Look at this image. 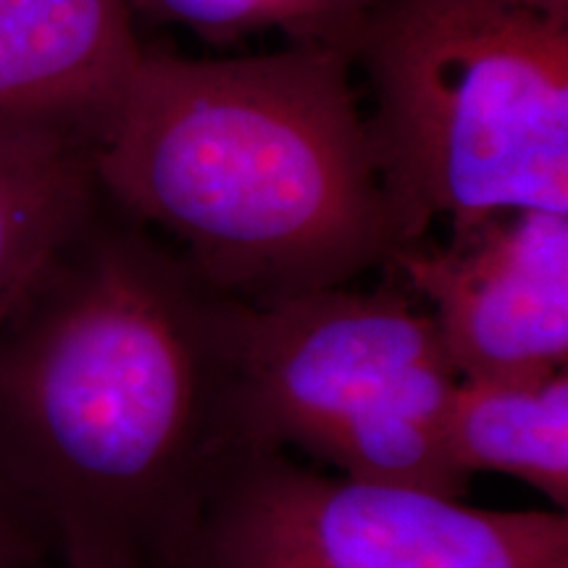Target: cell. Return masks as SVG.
Returning <instances> with one entry per match:
<instances>
[{"mask_svg": "<svg viewBox=\"0 0 568 568\" xmlns=\"http://www.w3.org/2000/svg\"><path fill=\"white\" fill-rule=\"evenodd\" d=\"M240 447L232 297L92 219L0 324V466L63 560L169 568Z\"/></svg>", "mask_w": 568, "mask_h": 568, "instance_id": "1", "label": "cell"}, {"mask_svg": "<svg viewBox=\"0 0 568 568\" xmlns=\"http://www.w3.org/2000/svg\"><path fill=\"white\" fill-rule=\"evenodd\" d=\"M351 63L324 45L142 53L92 151L101 195L240 303L385 268L400 234Z\"/></svg>", "mask_w": 568, "mask_h": 568, "instance_id": "2", "label": "cell"}, {"mask_svg": "<svg viewBox=\"0 0 568 568\" xmlns=\"http://www.w3.org/2000/svg\"><path fill=\"white\" fill-rule=\"evenodd\" d=\"M353 61L400 247L516 211L568 213V13L379 0ZM397 247V251H400Z\"/></svg>", "mask_w": 568, "mask_h": 568, "instance_id": "3", "label": "cell"}, {"mask_svg": "<svg viewBox=\"0 0 568 568\" xmlns=\"http://www.w3.org/2000/svg\"><path fill=\"white\" fill-rule=\"evenodd\" d=\"M268 305L232 301L243 447L297 450L335 474L460 500L445 418L460 376L426 305L393 268Z\"/></svg>", "mask_w": 568, "mask_h": 568, "instance_id": "4", "label": "cell"}, {"mask_svg": "<svg viewBox=\"0 0 568 568\" xmlns=\"http://www.w3.org/2000/svg\"><path fill=\"white\" fill-rule=\"evenodd\" d=\"M566 510H481L240 447L169 568H552Z\"/></svg>", "mask_w": 568, "mask_h": 568, "instance_id": "5", "label": "cell"}, {"mask_svg": "<svg viewBox=\"0 0 568 568\" xmlns=\"http://www.w3.org/2000/svg\"><path fill=\"white\" fill-rule=\"evenodd\" d=\"M389 268L426 305L460 379L537 382L568 366V213L516 211L416 240Z\"/></svg>", "mask_w": 568, "mask_h": 568, "instance_id": "6", "label": "cell"}, {"mask_svg": "<svg viewBox=\"0 0 568 568\" xmlns=\"http://www.w3.org/2000/svg\"><path fill=\"white\" fill-rule=\"evenodd\" d=\"M132 0H0V130L38 126L95 145L142 48Z\"/></svg>", "mask_w": 568, "mask_h": 568, "instance_id": "7", "label": "cell"}, {"mask_svg": "<svg viewBox=\"0 0 568 568\" xmlns=\"http://www.w3.org/2000/svg\"><path fill=\"white\" fill-rule=\"evenodd\" d=\"M92 151L77 134L0 130V324L95 219Z\"/></svg>", "mask_w": 568, "mask_h": 568, "instance_id": "8", "label": "cell"}, {"mask_svg": "<svg viewBox=\"0 0 568 568\" xmlns=\"http://www.w3.org/2000/svg\"><path fill=\"white\" fill-rule=\"evenodd\" d=\"M447 453L468 479L508 474L568 508V372L537 382L460 379L445 418Z\"/></svg>", "mask_w": 568, "mask_h": 568, "instance_id": "9", "label": "cell"}, {"mask_svg": "<svg viewBox=\"0 0 568 568\" xmlns=\"http://www.w3.org/2000/svg\"><path fill=\"white\" fill-rule=\"evenodd\" d=\"M155 17L222 42L255 32H284L293 45L351 53L379 0H132Z\"/></svg>", "mask_w": 568, "mask_h": 568, "instance_id": "10", "label": "cell"}, {"mask_svg": "<svg viewBox=\"0 0 568 568\" xmlns=\"http://www.w3.org/2000/svg\"><path fill=\"white\" fill-rule=\"evenodd\" d=\"M59 558L51 524L0 466V568H38Z\"/></svg>", "mask_w": 568, "mask_h": 568, "instance_id": "11", "label": "cell"}, {"mask_svg": "<svg viewBox=\"0 0 568 568\" xmlns=\"http://www.w3.org/2000/svg\"><path fill=\"white\" fill-rule=\"evenodd\" d=\"M531 3L545 6V9L558 11V13H568V0H531Z\"/></svg>", "mask_w": 568, "mask_h": 568, "instance_id": "12", "label": "cell"}, {"mask_svg": "<svg viewBox=\"0 0 568 568\" xmlns=\"http://www.w3.org/2000/svg\"><path fill=\"white\" fill-rule=\"evenodd\" d=\"M38 568H98V566H84V564H71V560H51V564H42Z\"/></svg>", "mask_w": 568, "mask_h": 568, "instance_id": "13", "label": "cell"}, {"mask_svg": "<svg viewBox=\"0 0 568 568\" xmlns=\"http://www.w3.org/2000/svg\"><path fill=\"white\" fill-rule=\"evenodd\" d=\"M552 568H568V558H566V560H560V564H556Z\"/></svg>", "mask_w": 568, "mask_h": 568, "instance_id": "14", "label": "cell"}]
</instances>
